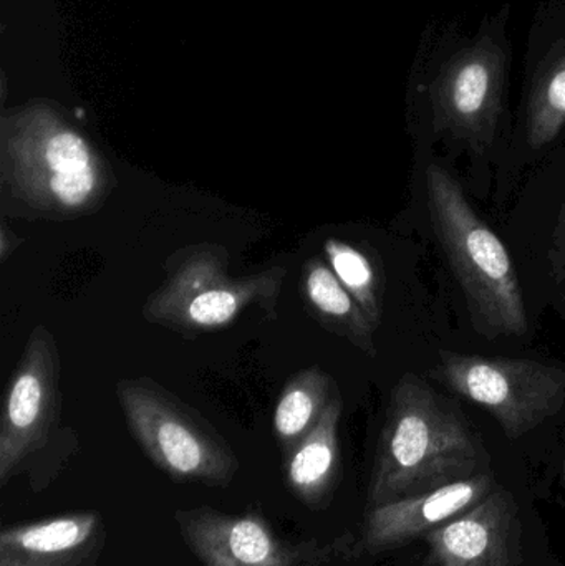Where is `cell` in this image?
<instances>
[{
    "mask_svg": "<svg viewBox=\"0 0 565 566\" xmlns=\"http://www.w3.org/2000/svg\"><path fill=\"white\" fill-rule=\"evenodd\" d=\"M22 244L23 239L9 228L7 219H2L0 222V264H6Z\"/></svg>",
    "mask_w": 565,
    "mask_h": 566,
    "instance_id": "18",
    "label": "cell"
},
{
    "mask_svg": "<svg viewBox=\"0 0 565 566\" xmlns=\"http://www.w3.org/2000/svg\"><path fill=\"white\" fill-rule=\"evenodd\" d=\"M108 528L100 511H76L7 525L0 532V566H96Z\"/></svg>",
    "mask_w": 565,
    "mask_h": 566,
    "instance_id": "12",
    "label": "cell"
},
{
    "mask_svg": "<svg viewBox=\"0 0 565 566\" xmlns=\"http://www.w3.org/2000/svg\"><path fill=\"white\" fill-rule=\"evenodd\" d=\"M60 361L55 336L36 325L7 386L0 416V489L32 471L59 428Z\"/></svg>",
    "mask_w": 565,
    "mask_h": 566,
    "instance_id": "8",
    "label": "cell"
},
{
    "mask_svg": "<svg viewBox=\"0 0 565 566\" xmlns=\"http://www.w3.org/2000/svg\"><path fill=\"white\" fill-rule=\"evenodd\" d=\"M305 312L327 332L347 339L365 355L375 358V326L365 315L357 300L338 282L325 259L312 258L305 262L299 282Z\"/></svg>",
    "mask_w": 565,
    "mask_h": 566,
    "instance_id": "15",
    "label": "cell"
},
{
    "mask_svg": "<svg viewBox=\"0 0 565 566\" xmlns=\"http://www.w3.org/2000/svg\"><path fill=\"white\" fill-rule=\"evenodd\" d=\"M483 449L470 422L427 382L407 375L388 402L368 485V507L480 474Z\"/></svg>",
    "mask_w": 565,
    "mask_h": 566,
    "instance_id": "2",
    "label": "cell"
},
{
    "mask_svg": "<svg viewBox=\"0 0 565 566\" xmlns=\"http://www.w3.org/2000/svg\"><path fill=\"white\" fill-rule=\"evenodd\" d=\"M564 481H565V461H564Z\"/></svg>",
    "mask_w": 565,
    "mask_h": 566,
    "instance_id": "20",
    "label": "cell"
},
{
    "mask_svg": "<svg viewBox=\"0 0 565 566\" xmlns=\"http://www.w3.org/2000/svg\"><path fill=\"white\" fill-rule=\"evenodd\" d=\"M165 271V282L149 293L143 316L182 338L221 332L252 310L269 322L279 318L285 268L231 277L224 245L195 244L169 255Z\"/></svg>",
    "mask_w": 565,
    "mask_h": 566,
    "instance_id": "4",
    "label": "cell"
},
{
    "mask_svg": "<svg viewBox=\"0 0 565 566\" xmlns=\"http://www.w3.org/2000/svg\"><path fill=\"white\" fill-rule=\"evenodd\" d=\"M338 392L337 382L317 365L295 373L275 402L272 429L282 459L318 424Z\"/></svg>",
    "mask_w": 565,
    "mask_h": 566,
    "instance_id": "16",
    "label": "cell"
},
{
    "mask_svg": "<svg viewBox=\"0 0 565 566\" xmlns=\"http://www.w3.org/2000/svg\"><path fill=\"white\" fill-rule=\"evenodd\" d=\"M431 378L486 409L510 439L543 424L565 401V371L534 359L441 352Z\"/></svg>",
    "mask_w": 565,
    "mask_h": 566,
    "instance_id": "7",
    "label": "cell"
},
{
    "mask_svg": "<svg viewBox=\"0 0 565 566\" xmlns=\"http://www.w3.org/2000/svg\"><path fill=\"white\" fill-rule=\"evenodd\" d=\"M324 254L335 277L357 300L377 329L384 315V282L370 255L357 245L335 238L325 241Z\"/></svg>",
    "mask_w": 565,
    "mask_h": 566,
    "instance_id": "17",
    "label": "cell"
},
{
    "mask_svg": "<svg viewBox=\"0 0 565 566\" xmlns=\"http://www.w3.org/2000/svg\"><path fill=\"white\" fill-rule=\"evenodd\" d=\"M115 392L129 434L166 478L212 489L232 484L238 455L201 412L149 376L119 379Z\"/></svg>",
    "mask_w": 565,
    "mask_h": 566,
    "instance_id": "5",
    "label": "cell"
},
{
    "mask_svg": "<svg viewBox=\"0 0 565 566\" xmlns=\"http://www.w3.org/2000/svg\"><path fill=\"white\" fill-rule=\"evenodd\" d=\"M494 488L493 475L483 471L425 494L368 507L362 531V551L378 555L404 547L415 538H423L474 507Z\"/></svg>",
    "mask_w": 565,
    "mask_h": 566,
    "instance_id": "11",
    "label": "cell"
},
{
    "mask_svg": "<svg viewBox=\"0 0 565 566\" xmlns=\"http://www.w3.org/2000/svg\"><path fill=\"white\" fill-rule=\"evenodd\" d=\"M118 188L112 163L55 103L0 116V214L66 222L96 214Z\"/></svg>",
    "mask_w": 565,
    "mask_h": 566,
    "instance_id": "1",
    "label": "cell"
},
{
    "mask_svg": "<svg viewBox=\"0 0 565 566\" xmlns=\"http://www.w3.org/2000/svg\"><path fill=\"white\" fill-rule=\"evenodd\" d=\"M175 521L186 547L202 566H322L354 542L344 538L322 545L317 541H289L255 512L179 509Z\"/></svg>",
    "mask_w": 565,
    "mask_h": 566,
    "instance_id": "9",
    "label": "cell"
},
{
    "mask_svg": "<svg viewBox=\"0 0 565 566\" xmlns=\"http://www.w3.org/2000/svg\"><path fill=\"white\" fill-rule=\"evenodd\" d=\"M342 409L344 401L337 395L318 424L284 458L289 491L312 511H324L331 505L341 479Z\"/></svg>",
    "mask_w": 565,
    "mask_h": 566,
    "instance_id": "14",
    "label": "cell"
},
{
    "mask_svg": "<svg viewBox=\"0 0 565 566\" xmlns=\"http://www.w3.org/2000/svg\"><path fill=\"white\" fill-rule=\"evenodd\" d=\"M565 0L564 7L541 13L531 33L524 90V136L543 149L565 129Z\"/></svg>",
    "mask_w": 565,
    "mask_h": 566,
    "instance_id": "13",
    "label": "cell"
},
{
    "mask_svg": "<svg viewBox=\"0 0 565 566\" xmlns=\"http://www.w3.org/2000/svg\"><path fill=\"white\" fill-rule=\"evenodd\" d=\"M521 527L516 502L494 488L460 517L425 535L431 566H516Z\"/></svg>",
    "mask_w": 565,
    "mask_h": 566,
    "instance_id": "10",
    "label": "cell"
},
{
    "mask_svg": "<svg viewBox=\"0 0 565 566\" xmlns=\"http://www.w3.org/2000/svg\"><path fill=\"white\" fill-rule=\"evenodd\" d=\"M510 6L488 17L470 42L454 50L430 83L435 132L484 153L496 138L504 108Z\"/></svg>",
    "mask_w": 565,
    "mask_h": 566,
    "instance_id": "6",
    "label": "cell"
},
{
    "mask_svg": "<svg viewBox=\"0 0 565 566\" xmlns=\"http://www.w3.org/2000/svg\"><path fill=\"white\" fill-rule=\"evenodd\" d=\"M431 224L481 335L523 336L527 313L510 252L478 218L460 182L438 163L427 168Z\"/></svg>",
    "mask_w": 565,
    "mask_h": 566,
    "instance_id": "3",
    "label": "cell"
},
{
    "mask_svg": "<svg viewBox=\"0 0 565 566\" xmlns=\"http://www.w3.org/2000/svg\"><path fill=\"white\" fill-rule=\"evenodd\" d=\"M564 232H565V209H564Z\"/></svg>",
    "mask_w": 565,
    "mask_h": 566,
    "instance_id": "19",
    "label": "cell"
}]
</instances>
